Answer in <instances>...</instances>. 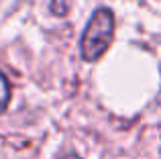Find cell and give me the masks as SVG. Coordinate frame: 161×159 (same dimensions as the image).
<instances>
[{
  "instance_id": "obj_4",
  "label": "cell",
  "mask_w": 161,
  "mask_h": 159,
  "mask_svg": "<svg viewBox=\"0 0 161 159\" xmlns=\"http://www.w3.org/2000/svg\"><path fill=\"white\" fill-rule=\"evenodd\" d=\"M59 159H82V157L75 155L74 151H67V153H63V155H59Z\"/></svg>"
},
{
  "instance_id": "obj_3",
  "label": "cell",
  "mask_w": 161,
  "mask_h": 159,
  "mask_svg": "<svg viewBox=\"0 0 161 159\" xmlns=\"http://www.w3.org/2000/svg\"><path fill=\"white\" fill-rule=\"evenodd\" d=\"M71 0H51V12L55 16H65L69 12Z\"/></svg>"
},
{
  "instance_id": "obj_2",
  "label": "cell",
  "mask_w": 161,
  "mask_h": 159,
  "mask_svg": "<svg viewBox=\"0 0 161 159\" xmlns=\"http://www.w3.org/2000/svg\"><path fill=\"white\" fill-rule=\"evenodd\" d=\"M8 102H10V86H8V80L4 78V74L0 72V112H4Z\"/></svg>"
},
{
  "instance_id": "obj_1",
  "label": "cell",
  "mask_w": 161,
  "mask_h": 159,
  "mask_svg": "<svg viewBox=\"0 0 161 159\" xmlns=\"http://www.w3.org/2000/svg\"><path fill=\"white\" fill-rule=\"evenodd\" d=\"M112 35H114L112 12L108 8H98L92 14L90 23L82 35V45H80L82 57L86 61H96L98 57H102V53L112 43Z\"/></svg>"
}]
</instances>
